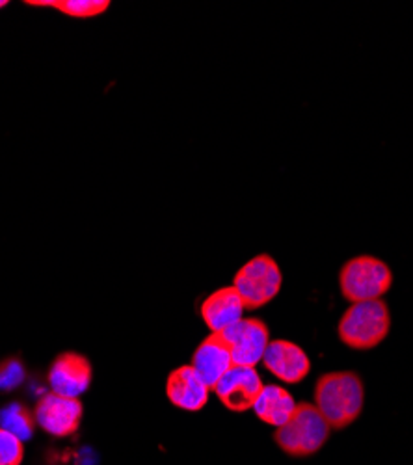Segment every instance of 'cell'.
Here are the masks:
<instances>
[{
    "mask_svg": "<svg viewBox=\"0 0 413 465\" xmlns=\"http://www.w3.org/2000/svg\"><path fill=\"white\" fill-rule=\"evenodd\" d=\"M5 6H8V0H0V8H5Z\"/></svg>",
    "mask_w": 413,
    "mask_h": 465,
    "instance_id": "19",
    "label": "cell"
},
{
    "mask_svg": "<svg viewBox=\"0 0 413 465\" xmlns=\"http://www.w3.org/2000/svg\"><path fill=\"white\" fill-rule=\"evenodd\" d=\"M391 313L384 300H369L352 303L343 313L337 335L352 351L377 348L389 333Z\"/></svg>",
    "mask_w": 413,
    "mask_h": 465,
    "instance_id": "2",
    "label": "cell"
},
{
    "mask_svg": "<svg viewBox=\"0 0 413 465\" xmlns=\"http://www.w3.org/2000/svg\"><path fill=\"white\" fill-rule=\"evenodd\" d=\"M35 417L21 404H10L0 411V429L14 434L21 441H26L34 436Z\"/></svg>",
    "mask_w": 413,
    "mask_h": 465,
    "instance_id": "15",
    "label": "cell"
},
{
    "mask_svg": "<svg viewBox=\"0 0 413 465\" xmlns=\"http://www.w3.org/2000/svg\"><path fill=\"white\" fill-rule=\"evenodd\" d=\"M283 285L281 268L270 255L262 253L250 259L233 278V287L237 289L244 309H259L272 302Z\"/></svg>",
    "mask_w": 413,
    "mask_h": 465,
    "instance_id": "5",
    "label": "cell"
},
{
    "mask_svg": "<svg viewBox=\"0 0 413 465\" xmlns=\"http://www.w3.org/2000/svg\"><path fill=\"white\" fill-rule=\"evenodd\" d=\"M365 387L350 371L322 374L315 383V406L335 430L350 426L363 411Z\"/></svg>",
    "mask_w": 413,
    "mask_h": 465,
    "instance_id": "1",
    "label": "cell"
},
{
    "mask_svg": "<svg viewBox=\"0 0 413 465\" xmlns=\"http://www.w3.org/2000/svg\"><path fill=\"white\" fill-rule=\"evenodd\" d=\"M331 426L322 417L319 408L310 402L296 404L292 417L276 429L274 440L289 456L304 458L319 452L329 438Z\"/></svg>",
    "mask_w": 413,
    "mask_h": 465,
    "instance_id": "3",
    "label": "cell"
},
{
    "mask_svg": "<svg viewBox=\"0 0 413 465\" xmlns=\"http://www.w3.org/2000/svg\"><path fill=\"white\" fill-rule=\"evenodd\" d=\"M211 390L198 376L192 365H182L170 372L166 395L170 402L184 411H200L209 402Z\"/></svg>",
    "mask_w": 413,
    "mask_h": 465,
    "instance_id": "12",
    "label": "cell"
},
{
    "mask_svg": "<svg viewBox=\"0 0 413 465\" xmlns=\"http://www.w3.org/2000/svg\"><path fill=\"white\" fill-rule=\"evenodd\" d=\"M108 0H56L54 3V8H58L62 14L79 19L101 15L108 10Z\"/></svg>",
    "mask_w": 413,
    "mask_h": 465,
    "instance_id": "16",
    "label": "cell"
},
{
    "mask_svg": "<svg viewBox=\"0 0 413 465\" xmlns=\"http://www.w3.org/2000/svg\"><path fill=\"white\" fill-rule=\"evenodd\" d=\"M23 458V441L5 429H0V465H21Z\"/></svg>",
    "mask_w": 413,
    "mask_h": 465,
    "instance_id": "17",
    "label": "cell"
},
{
    "mask_svg": "<svg viewBox=\"0 0 413 465\" xmlns=\"http://www.w3.org/2000/svg\"><path fill=\"white\" fill-rule=\"evenodd\" d=\"M296 410V402L292 399V395L283 390L281 385H265L262 387V391L259 395V399L253 404V411L255 415L267 424L276 426H283L294 413Z\"/></svg>",
    "mask_w": 413,
    "mask_h": 465,
    "instance_id": "14",
    "label": "cell"
},
{
    "mask_svg": "<svg viewBox=\"0 0 413 465\" xmlns=\"http://www.w3.org/2000/svg\"><path fill=\"white\" fill-rule=\"evenodd\" d=\"M25 380V369L17 360H8L0 365V390L10 391Z\"/></svg>",
    "mask_w": 413,
    "mask_h": 465,
    "instance_id": "18",
    "label": "cell"
},
{
    "mask_svg": "<svg viewBox=\"0 0 413 465\" xmlns=\"http://www.w3.org/2000/svg\"><path fill=\"white\" fill-rule=\"evenodd\" d=\"M34 417L35 424L42 426L47 434L54 438H69L79 430L83 404L79 399L47 393L37 402Z\"/></svg>",
    "mask_w": 413,
    "mask_h": 465,
    "instance_id": "8",
    "label": "cell"
},
{
    "mask_svg": "<svg viewBox=\"0 0 413 465\" xmlns=\"http://www.w3.org/2000/svg\"><path fill=\"white\" fill-rule=\"evenodd\" d=\"M244 303L235 287L216 289L202 303V319L212 333H223L244 317Z\"/></svg>",
    "mask_w": 413,
    "mask_h": 465,
    "instance_id": "13",
    "label": "cell"
},
{
    "mask_svg": "<svg viewBox=\"0 0 413 465\" xmlns=\"http://www.w3.org/2000/svg\"><path fill=\"white\" fill-rule=\"evenodd\" d=\"M191 365L209 390H212L218 380L235 365L228 341L221 333H211L196 348Z\"/></svg>",
    "mask_w": 413,
    "mask_h": 465,
    "instance_id": "11",
    "label": "cell"
},
{
    "mask_svg": "<svg viewBox=\"0 0 413 465\" xmlns=\"http://www.w3.org/2000/svg\"><path fill=\"white\" fill-rule=\"evenodd\" d=\"M261 363L285 383L304 381L311 372V360L304 352V348L285 339L270 341Z\"/></svg>",
    "mask_w": 413,
    "mask_h": 465,
    "instance_id": "9",
    "label": "cell"
},
{
    "mask_svg": "<svg viewBox=\"0 0 413 465\" xmlns=\"http://www.w3.org/2000/svg\"><path fill=\"white\" fill-rule=\"evenodd\" d=\"M221 335L231 348L233 363L241 367L255 369V365L262 361L270 342L269 326L259 319H242Z\"/></svg>",
    "mask_w": 413,
    "mask_h": 465,
    "instance_id": "6",
    "label": "cell"
},
{
    "mask_svg": "<svg viewBox=\"0 0 413 465\" xmlns=\"http://www.w3.org/2000/svg\"><path fill=\"white\" fill-rule=\"evenodd\" d=\"M262 383L259 372L253 367L233 365L212 387L218 401L231 411H248L259 399Z\"/></svg>",
    "mask_w": 413,
    "mask_h": 465,
    "instance_id": "7",
    "label": "cell"
},
{
    "mask_svg": "<svg viewBox=\"0 0 413 465\" xmlns=\"http://www.w3.org/2000/svg\"><path fill=\"white\" fill-rule=\"evenodd\" d=\"M393 285L391 268L379 257L358 255L349 259L339 270L341 294L350 302L382 300Z\"/></svg>",
    "mask_w": 413,
    "mask_h": 465,
    "instance_id": "4",
    "label": "cell"
},
{
    "mask_svg": "<svg viewBox=\"0 0 413 465\" xmlns=\"http://www.w3.org/2000/svg\"><path fill=\"white\" fill-rule=\"evenodd\" d=\"M92 383V365L90 361L77 352H64L60 354L51 371H49V385L53 393L79 399L88 391Z\"/></svg>",
    "mask_w": 413,
    "mask_h": 465,
    "instance_id": "10",
    "label": "cell"
}]
</instances>
